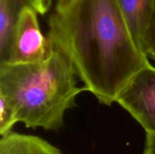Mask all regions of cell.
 <instances>
[{
	"label": "cell",
	"mask_w": 155,
	"mask_h": 154,
	"mask_svg": "<svg viewBox=\"0 0 155 154\" xmlns=\"http://www.w3.org/2000/svg\"><path fill=\"white\" fill-rule=\"evenodd\" d=\"M47 39L68 57L85 90L107 106L150 63L117 0H58Z\"/></svg>",
	"instance_id": "6da1fadb"
},
{
	"label": "cell",
	"mask_w": 155,
	"mask_h": 154,
	"mask_svg": "<svg viewBox=\"0 0 155 154\" xmlns=\"http://www.w3.org/2000/svg\"><path fill=\"white\" fill-rule=\"evenodd\" d=\"M76 76L68 57L48 44L41 61L0 63V98L27 128L57 131L66 112L75 107L77 95L86 91L77 85Z\"/></svg>",
	"instance_id": "7a4b0ae2"
},
{
	"label": "cell",
	"mask_w": 155,
	"mask_h": 154,
	"mask_svg": "<svg viewBox=\"0 0 155 154\" xmlns=\"http://www.w3.org/2000/svg\"><path fill=\"white\" fill-rule=\"evenodd\" d=\"M116 103L127 110L146 133H155V66L149 63L136 72Z\"/></svg>",
	"instance_id": "3957f363"
},
{
	"label": "cell",
	"mask_w": 155,
	"mask_h": 154,
	"mask_svg": "<svg viewBox=\"0 0 155 154\" xmlns=\"http://www.w3.org/2000/svg\"><path fill=\"white\" fill-rule=\"evenodd\" d=\"M37 14L30 6L21 11L14 28L7 58L2 63H35L46 57L48 39L41 32Z\"/></svg>",
	"instance_id": "277c9868"
},
{
	"label": "cell",
	"mask_w": 155,
	"mask_h": 154,
	"mask_svg": "<svg viewBox=\"0 0 155 154\" xmlns=\"http://www.w3.org/2000/svg\"><path fill=\"white\" fill-rule=\"evenodd\" d=\"M0 154H63L47 140L32 134L15 131L2 136Z\"/></svg>",
	"instance_id": "5b68a950"
},
{
	"label": "cell",
	"mask_w": 155,
	"mask_h": 154,
	"mask_svg": "<svg viewBox=\"0 0 155 154\" xmlns=\"http://www.w3.org/2000/svg\"><path fill=\"white\" fill-rule=\"evenodd\" d=\"M30 0H0V63L5 61L14 28L21 11Z\"/></svg>",
	"instance_id": "8992f818"
},
{
	"label": "cell",
	"mask_w": 155,
	"mask_h": 154,
	"mask_svg": "<svg viewBox=\"0 0 155 154\" xmlns=\"http://www.w3.org/2000/svg\"><path fill=\"white\" fill-rule=\"evenodd\" d=\"M117 2L130 31L139 46L141 34L151 14L154 0H117Z\"/></svg>",
	"instance_id": "52a82bcc"
},
{
	"label": "cell",
	"mask_w": 155,
	"mask_h": 154,
	"mask_svg": "<svg viewBox=\"0 0 155 154\" xmlns=\"http://www.w3.org/2000/svg\"><path fill=\"white\" fill-rule=\"evenodd\" d=\"M139 46L148 58L155 61V0L151 14L141 34Z\"/></svg>",
	"instance_id": "ba28073f"
},
{
	"label": "cell",
	"mask_w": 155,
	"mask_h": 154,
	"mask_svg": "<svg viewBox=\"0 0 155 154\" xmlns=\"http://www.w3.org/2000/svg\"><path fill=\"white\" fill-rule=\"evenodd\" d=\"M0 134L4 136L12 132L14 125L18 122L12 107L5 99L0 98Z\"/></svg>",
	"instance_id": "9c48e42d"
},
{
	"label": "cell",
	"mask_w": 155,
	"mask_h": 154,
	"mask_svg": "<svg viewBox=\"0 0 155 154\" xmlns=\"http://www.w3.org/2000/svg\"><path fill=\"white\" fill-rule=\"evenodd\" d=\"M31 7L40 14H45L49 9L51 0H30Z\"/></svg>",
	"instance_id": "30bf717a"
},
{
	"label": "cell",
	"mask_w": 155,
	"mask_h": 154,
	"mask_svg": "<svg viewBox=\"0 0 155 154\" xmlns=\"http://www.w3.org/2000/svg\"><path fill=\"white\" fill-rule=\"evenodd\" d=\"M142 154H155V133H146Z\"/></svg>",
	"instance_id": "8fae6325"
}]
</instances>
